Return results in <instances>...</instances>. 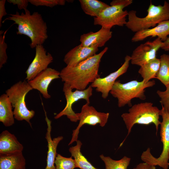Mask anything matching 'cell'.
Returning <instances> with one entry per match:
<instances>
[{"label": "cell", "mask_w": 169, "mask_h": 169, "mask_svg": "<svg viewBox=\"0 0 169 169\" xmlns=\"http://www.w3.org/2000/svg\"><path fill=\"white\" fill-rule=\"evenodd\" d=\"M159 114L162 118L160 130L161 141L163 144L161 153L159 157L156 158L151 154L150 148H148L142 153L141 159L144 162L149 165L167 169L169 166V113L162 107Z\"/></svg>", "instance_id": "cell-8"}, {"label": "cell", "mask_w": 169, "mask_h": 169, "mask_svg": "<svg viewBox=\"0 0 169 169\" xmlns=\"http://www.w3.org/2000/svg\"><path fill=\"white\" fill-rule=\"evenodd\" d=\"M7 1L13 5H17L19 9L24 10L27 9L29 3L28 0H8Z\"/></svg>", "instance_id": "cell-31"}, {"label": "cell", "mask_w": 169, "mask_h": 169, "mask_svg": "<svg viewBox=\"0 0 169 169\" xmlns=\"http://www.w3.org/2000/svg\"><path fill=\"white\" fill-rule=\"evenodd\" d=\"M112 33L110 29L101 27L96 32H90L81 35L79 40L80 44L88 47H102L111 38Z\"/></svg>", "instance_id": "cell-16"}, {"label": "cell", "mask_w": 169, "mask_h": 169, "mask_svg": "<svg viewBox=\"0 0 169 169\" xmlns=\"http://www.w3.org/2000/svg\"><path fill=\"white\" fill-rule=\"evenodd\" d=\"M160 59L156 58L140 66L138 72L143 81L147 83L151 79L156 78L160 69Z\"/></svg>", "instance_id": "cell-23"}, {"label": "cell", "mask_w": 169, "mask_h": 169, "mask_svg": "<svg viewBox=\"0 0 169 169\" xmlns=\"http://www.w3.org/2000/svg\"><path fill=\"white\" fill-rule=\"evenodd\" d=\"M33 89L27 81H20L12 86L5 92L14 108V118L18 121L25 120L32 127L30 120L35 115V111L27 107L25 96Z\"/></svg>", "instance_id": "cell-6"}, {"label": "cell", "mask_w": 169, "mask_h": 169, "mask_svg": "<svg viewBox=\"0 0 169 169\" xmlns=\"http://www.w3.org/2000/svg\"><path fill=\"white\" fill-rule=\"evenodd\" d=\"M6 2V0H0V28L2 26L3 18L7 14L5 8Z\"/></svg>", "instance_id": "cell-32"}, {"label": "cell", "mask_w": 169, "mask_h": 169, "mask_svg": "<svg viewBox=\"0 0 169 169\" xmlns=\"http://www.w3.org/2000/svg\"><path fill=\"white\" fill-rule=\"evenodd\" d=\"M156 166L144 162L141 163L136 165L133 169H156Z\"/></svg>", "instance_id": "cell-33"}, {"label": "cell", "mask_w": 169, "mask_h": 169, "mask_svg": "<svg viewBox=\"0 0 169 169\" xmlns=\"http://www.w3.org/2000/svg\"><path fill=\"white\" fill-rule=\"evenodd\" d=\"M44 112L45 120L47 125L45 138L47 141L48 147L47 164L44 169H55L54 161L57 154L56 151L57 147L59 142L63 140V137L59 136L52 139L51 135V121L47 117L46 112L45 110Z\"/></svg>", "instance_id": "cell-18"}, {"label": "cell", "mask_w": 169, "mask_h": 169, "mask_svg": "<svg viewBox=\"0 0 169 169\" xmlns=\"http://www.w3.org/2000/svg\"><path fill=\"white\" fill-rule=\"evenodd\" d=\"M163 45V42L158 38L141 44L132 52L131 56V64L140 67L155 59L157 51Z\"/></svg>", "instance_id": "cell-11"}, {"label": "cell", "mask_w": 169, "mask_h": 169, "mask_svg": "<svg viewBox=\"0 0 169 169\" xmlns=\"http://www.w3.org/2000/svg\"><path fill=\"white\" fill-rule=\"evenodd\" d=\"M160 111L157 107L153 105L152 103L145 102L132 105L129 109L128 113L122 114L121 117L125 125L128 133L120 146L130 134L131 129L135 124L148 125L153 123L155 126L156 134L159 126L161 123L159 120Z\"/></svg>", "instance_id": "cell-3"}, {"label": "cell", "mask_w": 169, "mask_h": 169, "mask_svg": "<svg viewBox=\"0 0 169 169\" xmlns=\"http://www.w3.org/2000/svg\"><path fill=\"white\" fill-rule=\"evenodd\" d=\"M60 72L54 69L48 68L28 82L33 89L37 90L44 98L49 99L51 98L48 91L49 85L53 80L60 78Z\"/></svg>", "instance_id": "cell-14"}, {"label": "cell", "mask_w": 169, "mask_h": 169, "mask_svg": "<svg viewBox=\"0 0 169 169\" xmlns=\"http://www.w3.org/2000/svg\"><path fill=\"white\" fill-rule=\"evenodd\" d=\"M108 49L105 47L98 54H95L79 63L74 67L68 66L60 72L62 82L69 85L72 89L83 90L88 84L100 77L98 74L100 64L104 54Z\"/></svg>", "instance_id": "cell-1"}, {"label": "cell", "mask_w": 169, "mask_h": 169, "mask_svg": "<svg viewBox=\"0 0 169 169\" xmlns=\"http://www.w3.org/2000/svg\"><path fill=\"white\" fill-rule=\"evenodd\" d=\"M23 145L13 134L5 130L0 134V154L8 155L22 152Z\"/></svg>", "instance_id": "cell-19"}, {"label": "cell", "mask_w": 169, "mask_h": 169, "mask_svg": "<svg viewBox=\"0 0 169 169\" xmlns=\"http://www.w3.org/2000/svg\"><path fill=\"white\" fill-rule=\"evenodd\" d=\"M160 59V67L156 78L167 87L169 86V55L163 54Z\"/></svg>", "instance_id": "cell-25"}, {"label": "cell", "mask_w": 169, "mask_h": 169, "mask_svg": "<svg viewBox=\"0 0 169 169\" xmlns=\"http://www.w3.org/2000/svg\"><path fill=\"white\" fill-rule=\"evenodd\" d=\"M35 48V57L28 67L25 73L26 79L28 81L38 74L45 70L53 60L51 54L47 51L43 45H38Z\"/></svg>", "instance_id": "cell-13"}, {"label": "cell", "mask_w": 169, "mask_h": 169, "mask_svg": "<svg viewBox=\"0 0 169 169\" xmlns=\"http://www.w3.org/2000/svg\"><path fill=\"white\" fill-rule=\"evenodd\" d=\"M65 0H28L31 4L36 7L44 6L53 8L57 5H64Z\"/></svg>", "instance_id": "cell-29"}, {"label": "cell", "mask_w": 169, "mask_h": 169, "mask_svg": "<svg viewBox=\"0 0 169 169\" xmlns=\"http://www.w3.org/2000/svg\"><path fill=\"white\" fill-rule=\"evenodd\" d=\"M98 50L97 47H88L80 44L71 49L66 54L64 61L67 66L74 67L96 54Z\"/></svg>", "instance_id": "cell-15"}, {"label": "cell", "mask_w": 169, "mask_h": 169, "mask_svg": "<svg viewBox=\"0 0 169 169\" xmlns=\"http://www.w3.org/2000/svg\"><path fill=\"white\" fill-rule=\"evenodd\" d=\"M8 29L5 31L3 35L2 32L3 31L0 32V69H1L3 65L7 62L8 56L6 50L7 49V45L5 42V35Z\"/></svg>", "instance_id": "cell-28"}, {"label": "cell", "mask_w": 169, "mask_h": 169, "mask_svg": "<svg viewBox=\"0 0 169 169\" xmlns=\"http://www.w3.org/2000/svg\"><path fill=\"white\" fill-rule=\"evenodd\" d=\"M4 20L12 21L17 24V35H24L31 40L29 46L35 48L38 45H43L48 38L47 26L41 14L34 12L31 14L27 9L20 14L16 11L10 14Z\"/></svg>", "instance_id": "cell-2"}, {"label": "cell", "mask_w": 169, "mask_h": 169, "mask_svg": "<svg viewBox=\"0 0 169 169\" xmlns=\"http://www.w3.org/2000/svg\"><path fill=\"white\" fill-rule=\"evenodd\" d=\"M147 14L143 18L137 16L136 11L128 12V21L125 26L134 32L156 26V24L169 20V3L165 1L163 5L156 6L151 2L147 10Z\"/></svg>", "instance_id": "cell-4"}, {"label": "cell", "mask_w": 169, "mask_h": 169, "mask_svg": "<svg viewBox=\"0 0 169 169\" xmlns=\"http://www.w3.org/2000/svg\"><path fill=\"white\" fill-rule=\"evenodd\" d=\"M132 2V0L112 1L110 3V6L105 9L97 17L94 18V24L110 29L115 25L122 27L125 25L128 12L123 9Z\"/></svg>", "instance_id": "cell-7"}, {"label": "cell", "mask_w": 169, "mask_h": 169, "mask_svg": "<svg viewBox=\"0 0 169 169\" xmlns=\"http://www.w3.org/2000/svg\"><path fill=\"white\" fill-rule=\"evenodd\" d=\"M169 35V20L162 21L151 28L144 29L135 33L131 40L132 42H137L143 40L151 36H157L164 42Z\"/></svg>", "instance_id": "cell-17"}, {"label": "cell", "mask_w": 169, "mask_h": 169, "mask_svg": "<svg viewBox=\"0 0 169 169\" xmlns=\"http://www.w3.org/2000/svg\"><path fill=\"white\" fill-rule=\"evenodd\" d=\"M26 160L22 152L5 155L0 154V169H25Z\"/></svg>", "instance_id": "cell-20"}, {"label": "cell", "mask_w": 169, "mask_h": 169, "mask_svg": "<svg viewBox=\"0 0 169 169\" xmlns=\"http://www.w3.org/2000/svg\"><path fill=\"white\" fill-rule=\"evenodd\" d=\"M76 114L79 121L76 129L73 131L72 138L69 145L77 141L79 130L83 125H95L99 124L101 127H104L107 123L109 115V113L98 111L87 103L82 106L81 112Z\"/></svg>", "instance_id": "cell-10"}, {"label": "cell", "mask_w": 169, "mask_h": 169, "mask_svg": "<svg viewBox=\"0 0 169 169\" xmlns=\"http://www.w3.org/2000/svg\"><path fill=\"white\" fill-rule=\"evenodd\" d=\"M163 42V45L161 49L165 51H169V37Z\"/></svg>", "instance_id": "cell-34"}, {"label": "cell", "mask_w": 169, "mask_h": 169, "mask_svg": "<svg viewBox=\"0 0 169 169\" xmlns=\"http://www.w3.org/2000/svg\"><path fill=\"white\" fill-rule=\"evenodd\" d=\"M13 106L6 94L0 96V121L6 127L12 126L14 123Z\"/></svg>", "instance_id": "cell-21"}, {"label": "cell", "mask_w": 169, "mask_h": 169, "mask_svg": "<svg viewBox=\"0 0 169 169\" xmlns=\"http://www.w3.org/2000/svg\"><path fill=\"white\" fill-rule=\"evenodd\" d=\"M76 142V146L69 149L72 157L74 158L76 168L80 169H99L94 167L82 154L80 148L82 143L80 141L78 140Z\"/></svg>", "instance_id": "cell-24"}, {"label": "cell", "mask_w": 169, "mask_h": 169, "mask_svg": "<svg viewBox=\"0 0 169 169\" xmlns=\"http://www.w3.org/2000/svg\"><path fill=\"white\" fill-rule=\"evenodd\" d=\"M55 169H74L75 167L74 159L72 157H66L57 154L54 161Z\"/></svg>", "instance_id": "cell-27"}, {"label": "cell", "mask_w": 169, "mask_h": 169, "mask_svg": "<svg viewBox=\"0 0 169 169\" xmlns=\"http://www.w3.org/2000/svg\"><path fill=\"white\" fill-rule=\"evenodd\" d=\"M155 84L154 80L147 83L142 80L139 81L133 80L125 83H122L120 80L115 82L110 93L118 100V106L120 108L128 105L132 106L131 100L137 98L144 100L146 99L145 92V89L152 87Z\"/></svg>", "instance_id": "cell-5"}, {"label": "cell", "mask_w": 169, "mask_h": 169, "mask_svg": "<svg viewBox=\"0 0 169 169\" xmlns=\"http://www.w3.org/2000/svg\"><path fill=\"white\" fill-rule=\"evenodd\" d=\"M100 157L105 163V169H127L131 160L130 158L126 156L119 160H113L103 154L100 155Z\"/></svg>", "instance_id": "cell-26"}, {"label": "cell", "mask_w": 169, "mask_h": 169, "mask_svg": "<svg viewBox=\"0 0 169 169\" xmlns=\"http://www.w3.org/2000/svg\"><path fill=\"white\" fill-rule=\"evenodd\" d=\"M156 93L160 98L162 106L169 113V86L166 87L165 91L158 90Z\"/></svg>", "instance_id": "cell-30"}, {"label": "cell", "mask_w": 169, "mask_h": 169, "mask_svg": "<svg viewBox=\"0 0 169 169\" xmlns=\"http://www.w3.org/2000/svg\"><path fill=\"white\" fill-rule=\"evenodd\" d=\"M168 3H169V0H168Z\"/></svg>", "instance_id": "cell-35"}, {"label": "cell", "mask_w": 169, "mask_h": 169, "mask_svg": "<svg viewBox=\"0 0 169 169\" xmlns=\"http://www.w3.org/2000/svg\"><path fill=\"white\" fill-rule=\"evenodd\" d=\"M131 60V56L126 55L124 63L119 68L105 77L96 79L91 84V87L95 88L97 92L101 93L103 99H106L117 79L126 72Z\"/></svg>", "instance_id": "cell-12"}, {"label": "cell", "mask_w": 169, "mask_h": 169, "mask_svg": "<svg viewBox=\"0 0 169 169\" xmlns=\"http://www.w3.org/2000/svg\"><path fill=\"white\" fill-rule=\"evenodd\" d=\"M70 86L64 83L63 91L66 101L64 108L54 117L55 119H59L63 115H66L72 122H76L79 120L76 113L73 110L72 107L74 103L80 100H84L86 103L90 104V98L92 95L93 89L90 85L83 90H76L73 91Z\"/></svg>", "instance_id": "cell-9"}, {"label": "cell", "mask_w": 169, "mask_h": 169, "mask_svg": "<svg viewBox=\"0 0 169 169\" xmlns=\"http://www.w3.org/2000/svg\"><path fill=\"white\" fill-rule=\"evenodd\" d=\"M79 1L84 12L94 18L97 17L103 10L110 6L97 0H79Z\"/></svg>", "instance_id": "cell-22"}]
</instances>
